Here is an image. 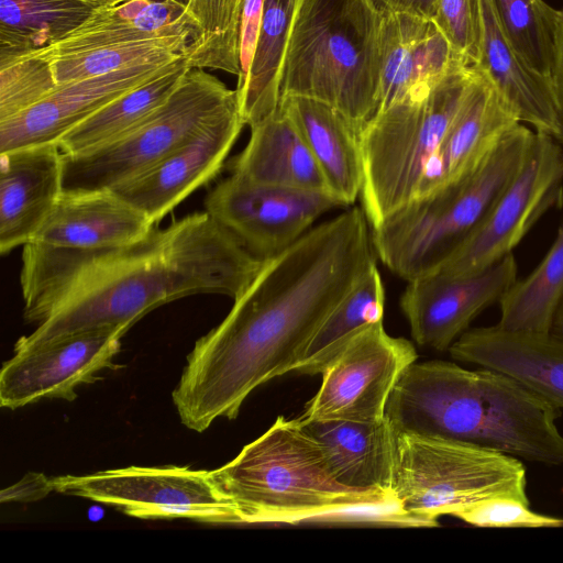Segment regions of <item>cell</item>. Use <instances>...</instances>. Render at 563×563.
Here are the masks:
<instances>
[{
    "instance_id": "cell-1",
    "label": "cell",
    "mask_w": 563,
    "mask_h": 563,
    "mask_svg": "<svg viewBox=\"0 0 563 563\" xmlns=\"http://www.w3.org/2000/svg\"><path fill=\"white\" fill-rule=\"evenodd\" d=\"M369 233L354 207L264 261L187 356L172 393L184 426L203 432L217 418L235 419L256 387L296 369L324 319L376 263Z\"/></svg>"
},
{
    "instance_id": "cell-2",
    "label": "cell",
    "mask_w": 563,
    "mask_h": 563,
    "mask_svg": "<svg viewBox=\"0 0 563 563\" xmlns=\"http://www.w3.org/2000/svg\"><path fill=\"white\" fill-rule=\"evenodd\" d=\"M264 261L207 211L154 227L117 249L34 243L23 268L24 319L37 327L15 342L13 352L100 328L130 329L153 309L187 296L219 294L234 300Z\"/></svg>"
},
{
    "instance_id": "cell-3",
    "label": "cell",
    "mask_w": 563,
    "mask_h": 563,
    "mask_svg": "<svg viewBox=\"0 0 563 563\" xmlns=\"http://www.w3.org/2000/svg\"><path fill=\"white\" fill-rule=\"evenodd\" d=\"M561 415L506 373L442 360L409 365L385 412L397 433L450 438L549 465H563Z\"/></svg>"
},
{
    "instance_id": "cell-4",
    "label": "cell",
    "mask_w": 563,
    "mask_h": 563,
    "mask_svg": "<svg viewBox=\"0 0 563 563\" xmlns=\"http://www.w3.org/2000/svg\"><path fill=\"white\" fill-rule=\"evenodd\" d=\"M210 472L241 523L329 522L346 508L396 500L393 493L339 483L299 418L278 417L232 461Z\"/></svg>"
},
{
    "instance_id": "cell-5",
    "label": "cell",
    "mask_w": 563,
    "mask_h": 563,
    "mask_svg": "<svg viewBox=\"0 0 563 563\" xmlns=\"http://www.w3.org/2000/svg\"><path fill=\"white\" fill-rule=\"evenodd\" d=\"M384 20L374 0H302L280 68L279 100L325 102L361 134L379 108Z\"/></svg>"
},
{
    "instance_id": "cell-6",
    "label": "cell",
    "mask_w": 563,
    "mask_h": 563,
    "mask_svg": "<svg viewBox=\"0 0 563 563\" xmlns=\"http://www.w3.org/2000/svg\"><path fill=\"white\" fill-rule=\"evenodd\" d=\"M534 131L516 124L466 178L408 201L372 228L376 255L409 282L434 273L521 166Z\"/></svg>"
},
{
    "instance_id": "cell-7",
    "label": "cell",
    "mask_w": 563,
    "mask_h": 563,
    "mask_svg": "<svg viewBox=\"0 0 563 563\" xmlns=\"http://www.w3.org/2000/svg\"><path fill=\"white\" fill-rule=\"evenodd\" d=\"M474 74L471 66L452 70L431 89L377 112L361 132L360 196L372 228L417 196Z\"/></svg>"
},
{
    "instance_id": "cell-8",
    "label": "cell",
    "mask_w": 563,
    "mask_h": 563,
    "mask_svg": "<svg viewBox=\"0 0 563 563\" xmlns=\"http://www.w3.org/2000/svg\"><path fill=\"white\" fill-rule=\"evenodd\" d=\"M393 493L417 527H435L493 496L529 500L518 457L473 443L413 432L397 433Z\"/></svg>"
},
{
    "instance_id": "cell-9",
    "label": "cell",
    "mask_w": 563,
    "mask_h": 563,
    "mask_svg": "<svg viewBox=\"0 0 563 563\" xmlns=\"http://www.w3.org/2000/svg\"><path fill=\"white\" fill-rule=\"evenodd\" d=\"M236 102V89L205 69L190 68L167 100L135 128L96 148L63 154L64 191L108 190L137 176Z\"/></svg>"
},
{
    "instance_id": "cell-10",
    "label": "cell",
    "mask_w": 563,
    "mask_h": 563,
    "mask_svg": "<svg viewBox=\"0 0 563 563\" xmlns=\"http://www.w3.org/2000/svg\"><path fill=\"white\" fill-rule=\"evenodd\" d=\"M562 203L563 146L552 135L534 132L517 173L434 273L456 277L490 267L511 254L537 222Z\"/></svg>"
},
{
    "instance_id": "cell-11",
    "label": "cell",
    "mask_w": 563,
    "mask_h": 563,
    "mask_svg": "<svg viewBox=\"0 0 563 563\" xmlns=\"http://www.w3.org/2000/svg\"><path fill=\"white\" fill-rule=\"evenodd\" d=\"M57 493L115 506L142 519L187 518L207 523H241L210 471L188 466H129L53 477Z\"/></svg>"
},
{
    "instance_id": "cell-12",
    "label": "cell",
    "mask_w": 563,
    "mask_h": 563,
    "mask_svg": "<svg viewBox=\"0 0 563 563\" xmlns=\"http://www.w3.org/2000/svg\"><path fill=\"white\" fill-rule=\"evenodd\" d=\"M411 342L390 336L383 320L356 332L321 373L303 420L371 422L384 419L390 394L417 361Z\"/></svg>"
},
{
    "instance_id": "cell-13",
    "label": "cell",
    "mask_w": 563,
    "mask_h": 563,
    "mask_svg": "<svg viewBox=\"0 0 563 563\" xmlns=\"http://www.w3.org/2000/svg\"><path fill=\"white\" fill-rule=\"evenodd\" d=\"M205 207L252 254L266 260L342 206L327 192L256 184L231 173L208 194Z\"/></svg>"
},
{
    "instance_id": "cell-14",
    "label": "cell",
    "mask_w": 563,
    "mask_h": 563,
    "mask_svg": "<svg viewBox=\"0 0 563 563\" xmlns=\"http://www.w3.org/2000/svg\"><path fill=\"white\" fill-rule=\"evenodd\" d=\"M126 327L77 333L34 350L14 353L0 372V405L18 409L41 399L73 401L76 389L95 383L113 363Z\"/></svg>"
},
{
    "instance_id": "cell-15",
    "label": "cell",
    "mask_w": 563,
    "mask_h": 563,
    "mask_svg": "<svg viewBox=\"0 0 563 563\" xmlns=\"http://www.w3.org/2000/svg\"><path fill=\"white\" fill-rule=\"evenodd\" d=\"M514 254L465 276L438 273L408 282L400 298L412 339L422 346L449 350L485 309L499 303L518 279Z\"/></svg>"
},
{
    "instance_id": "cell-16",
    "label": "cell",
    "mask_w": 563,
    "mask_h": 563,
    "mask_svg": "<svg viewBox=\"0 0 563 563\" xmlns=\"http://www.w3.org/2000/svg\"><path fill=\"white\" fill-rule=\"evenodd\" d=\"M244 125L236 102L155 165L109 190L156 223L218 175Z\"/></svg>"
},
{
    "instance_id": "cell-17",
    "label": "cell",
    "mask_w": 563,
    "mask_h": 563,
    "mask_svg": "<svg viewBox=\"0 0 563 563\" xmlns=\"http://www.w3.org/2000/svg\"><path fill=\"white\" fill-rule=\"evenodd\" d=\"M174 59L176 58L141 63L109 74L58 85L38 103L10 120L0 122V153L23 146L55 143L107 103L151 79Z\"/></svg>"
},
{
    "instance_id": "cell-18",
    "label": "cell",
    "mask_w": 563,
    "mask_h": 563,
    "mask_svg": "<svg viewBox=\"0 0 563 563\" xmlns=\"http://www.w3.org/2000/svg\"><path fill=\"white\" fill-rule=\"evenodd\" d=\"M63 191V153L55 143L0 153L2 255L32 241Z\"/></svg>"
},
{
    "instance_id": "cell-19",
    "label": "cell",
    "mask_w": 563,
    "mask_h": 563,
    "mask_svg": "<svg viewBox=\"0 0 563 563\" xmlns=\"http://www.w3.org/2000/svg\"><path fill=\"white\" fill-rule=\"evenodd\" d=\"M518 123L521 122L515 111L495 86L475 69L464 100L416 197L473 174Z\"/></svg>"
},
{
    "instance_id": "cell-20",
    "label": "cell",
    "mask_w": 563,
    "mask_h": 563,
    "mask_svg": "<svg viewBox=\"0 0 563 563\" xmlns=\"http://www.w3.org/2000/svg\"><path fill=\"white\" fill-rule=\"evenodd\" d=\"M462 66L467 65L432 19L385 11L377 112L431 89Z\"/></svg>"
},
{
    "instance_id": "cell-21",
    "label": "cell",
    "mask_w": 563,
    "mask_h": 563,
    "mask_svg": "<svg viewBox=\"0 0 563 563\" xmlns=\"http://www.w3.org/2000/svg\"><path fill=\"white\" fill-rule=\"evenodd\" d=\"M453 360L506 373L563 408V339L551 332L465 331L449 349Z\"/></svg>"
},
{
    "instance_id": "cell-22",
    "label": "cell",
    "mask_w": 563,
    "mask_h": 563,
    "mask_svg": "<svg viewBox=\"0 0 563 563\" xmlns=\"http://www.w3.org/2000/svg\"><path fill=\"white\" fill-rule=\"evenodd\" d=\"M154 222L111 190L65 192L31 242L99 251L145 236Z\"/></svg>"
},
{
    "instance_id": "cell-23",
    "label": "cell",
    "mask_w": 563,
    "mask_h": 563,
    "mask_svg": "<svg viewBox=\"0 0 563 563\" xmlns=\"http://www.w3.org/2000/svg\"><path fill=\"white\" fill-rule=\"evenodd\" d=\"M264 0H188L195 36L185 53L189 68L218 69L244 86L255 52Z\"/></svg>"
},
{
    "instance_id": "cell-24",
    "label": "cell",
    "mask_w": 563,
    "mask_h": 563,
    "mask_svg": "<svg viewBox=\"0 0 563 563\" xmlns=\"http://www.w3.org/2000/svg\"><path fill=\"white\" fill-rule=\"evenodd\" d=\"M279 104L300 133L330 194L341 206L353 205L364 180L360 132L340 111L320 100L287 96Z\"/></svg>"
},
{
    "instance_id": "cell-25",
    "label": "cell",
    "mask_w": 563,
    "mask_h": 563,
    "mask_svg": "<svg viewBox=\"0 0 563 563\" xmlns=\"http://www.w3.org/2000/svg\"><path fill=\"white\" fill-rule=\"evenodd\" d=\"M299 419L320 443L339 483L393 493L397 432L387 417L371 422Z\"/></svg>"
},
{
    "instance_id": "cell-26",
    "label": "cell",
    "mask_w": 563,
    "mask_h": 563,
    "mask_svg": "<svg viewBox=\"0 0 563 563\" xmlns=\"http://www.w3.org/2000/svg\"><path fill=\"white\" fill-rule=\"evenodd\" d=\"M479 4L482 41L474 68L495 86L521 123L553 136L556 110L551 81L520 56L500 27L489 0H479Z\"/></svg>"
},
{
    "instance_id": "cell-27",
    "label": "cell",
    "mask_w": 563,
    "mask_h": 563,
    "mask_svg": "<svg viewBox=\"0 0 563 563\" xmlns=\"http://www.w3.org/2000/svg\"><path fill=\"white\" fill-rule=\"evenodd\" d=\"M250 129L246 146L232 162V174L256 184L330 194L314 158L280 104Z\"/></svg>"
},
{
    "instance_id": "cell-28",
    "label": "cell",
    "mask_w": 563,
    "mask_h": 563,
    "mask_svg": "<svg viewBox=\"0 0 563 563\" xmlns=\"http://www.w3.org/2000/svg\"><path fill=\"white\" fill-rule=\"evenodd\" d=\"M191 34L195 26L177 0H121L95 9L74 31L47 48L66 52Z\"/></svg>"
},
{
    "instance_id": "cell-29",
    "label": "cell",
    "mask_w": 563,
    "mask_h": 563,
    "mask_svg": "<svg viewBox=\"0 0 563 563\" xmlns=\"http://www.w3.org/2000/svg\"><path fill=\"white\" fill-rule=\"evenodd\" d=\"M189 69L185 56L174 59L151 79L113 99L70 129L55 144L63 154L73 155L122 136L161 107Z\"/></svg>"
},
{
    "instance_id": "cell-30",
    "label": "cell",
    "mask_w": 563,
    "mask_h": 563,
    "mask_svg": "<svg viewBox=\"0 0 563 563\" xmlns=\"http://www.w3.org/2000/svg\"><path fill=\"white\" fill-rule=\"evenodd\" d=\"M302 0H264L254 56L246 81L236 90L245 125L279 106V75L288 37Z\"/></svg>"
},
{
    "instance_id": "cell-31",
    "label": "cell",
    "mask_w": 563,
    "mask_h": 563,
    "mask_svg": "<svg viewBox=\"0 0 563 563\" xmlns=\"http://www.w3.org/2000/svg\"><path fill=\"white\" fill-rule=\"evenodd\" d=\"M385 289L376 263L349 289L309 341L294 372L321 374L346 342L384 318Z\"/></svg>"
},
{
    "instance_id": "cell-32",
    "label": "cell",
    "mask_w": 563,
    "mask_h": 563,
    "mask_svg": "<svg viewBox=\"0 0 563 563\" xmlns=\"http://www.w3.org/2000/svg\"><path fill=\"white\" fill-rule=\"evenodd\" d=\"M92 11L80 0H0V55L48 47Z\"/></svg>"
},
{
    "instance_id": "cell-33",
    "label": "cell",
    "mask_w": 563,
    "mask_h": 563,
    "mask_svg": "<svg viewBox=\"0 0 563 563\" xmlns=\"http://www.w3.org/2000/svg\"><path fill=\"white\" fill-rule=\"evenodd\" d=\"M563 296V221L556 236L534 269L518 278L499 301L496 323L510 331L550 332Z\"/></svg>"
},
{
    "instance_id": "cell-34",
    "label": "cell",
    "mask_w": 563,
    "mask_h": 563,
    "mask_svg": "<svg viewBox=\"0 0 563 563\" xmlns=\"http://www.w3.org/2000/svg\"><path fill=\"white\" fill-rule=\"evenodd\" d=\"M191 34L170 35L144 41L52 52L51 63L57 85L109 74L131 65L184 56Z\"/></svg>"
},
{
    "instance_id": "cell-35",
    "label": "cell",
    "mask_w": 563,
    "mask_h": 563,
    "mask_svg": "<svg viewBox=\"0 0 563 563\" xmlns=\"http://www.w3.org/2000/svg\"><path fill=\"white\" fill-rule=\"evenodd\" d=\"M507 38L539 75L551 81L559 12L543 0H489Z\"/></svg>"
},
{
    "instance_id": "cell-36",
    "label": "cell",
    "mask_w": 563,
    "mask_h": 563,
    "mask_svg": "<svg viewBox=\"0 0 563 563\" xmlns=\"http://www.w3.org/2000/svg\"><path fill=\"white\" fill-rule=\"evenodd\" d=\"M57 86L46 48L0 55V122L38 103Z\"/></svg>"
},
{
    "instance_id": "cell-37",
    "label": "cell",
    "mask_w": 563,
    "mask_h": 563,
    "mask_svg": "<svg viewBox=\"0 0 563 563\" xmlns=\"http://www.w3.org/2000/svg\"><path fill=\"white\" fill-rule=\"evenodd\" d=\"M432 20L463 63L474 67L482 41L479 0H435Z\"/></svg>"
},
{
    "instance_id": "cell-38",
    "label": "cell",
    "mask_w": 563,
    "mask_h": 563,
    "mask_svg": "<svg viewBox=\"0 0 563 563\" xmlns=\"http://www.w3.org/2000/svg\"><path fill=\"white\" fill-rule=\"evenodd\" d=\"M455 518L478 528H563V518L536 512L529 500L514 496L486 498Z\"/></svg>"
},
{
    "instance_id": "cell-39",
    "label": "cell",
    "mask_w": 563,
    "mask_h": 563,
    "mask_svg": "<svg viewBox=\"0 0 563 563\" xmlns=\"http://www.w3.org/2000/svg\"><path fill=\"white\" fill-rule=\"evenodd\" d=\"M54 489L53 477L30 472L18 483L0 492L1 503H33L46 497Z\"/></svg>"
},
{
    "instance_id": "cell-40",
    "label": "cell",
    "mask_w": 563,
    "mask_h": 563,
    "mask_svg": "<svg viewBox=\"0 0 563 563\" xmlns=\"http://www.w3.org/2000/svg\"><path fill=\"white\" fill-rule=\"evenodd\" d=\"M551 86L556 110V130L553 137L563 146V10L559 12L556 55Z\"/></svg>"
},
{
    "instance_id": "cell-41",
    "label": "cell",
    "mask_w": 563,
    "mask_h": 563,
    "mask_svg": "<svg viewBox=\"0 0 563 563\" xmlns=\"http://www.w3.org/2000/svg\"><path fill=\"white\" fill-rule=\"evenodd\" d=\"M384 11L406 12L432 19L435 0H374Z\"/></svg>"
},
{
    "instance_id": "cell-42",
    "label": "cell",
    "mask_w": 563,
    "mask_h": 563,
    "mask_svg": "<svg viewBox=\"0 0 563 563\" xmlns=\"http://www.w3.org/2000/svg\"><path fill=\"white\" fill-rule=\"evenodd\" d=\"M550 332L561 339H563V296L561 297L556 309L554 311Z\"/></svg>"
},
{
    "instance_id": "cell-43",
    "label": "cell",
    "mask_w": 563,
    "mask_h": 563,
    "mask_svg": "<svg viewBox=\"0 0 563 563\" xmlns=\"http://www.w3.org/2000/svg\"><path fill=\"white\" fill-rule=\"evenodd\" d=\"M80 1L84 2L85 4H87L92 10H95V9H98L101 7H106V5L115 3L121 0H80Z\"/></svg>"
},
{
    "instance_id": "cell-44",
    "label": "cell",
    "mask_w": 563,
    "mask_h": 563,
    "mask_svg": "<svg viewBox=\"0 0 563 563\" xmlns=\"http://www.w3.org/2000/svg\"><path fill=\"white\" fill-rule=\"evenodd\" d=\"M177 1L185 5L188 0H177Z\"/></svg>"
}]
</instances>
